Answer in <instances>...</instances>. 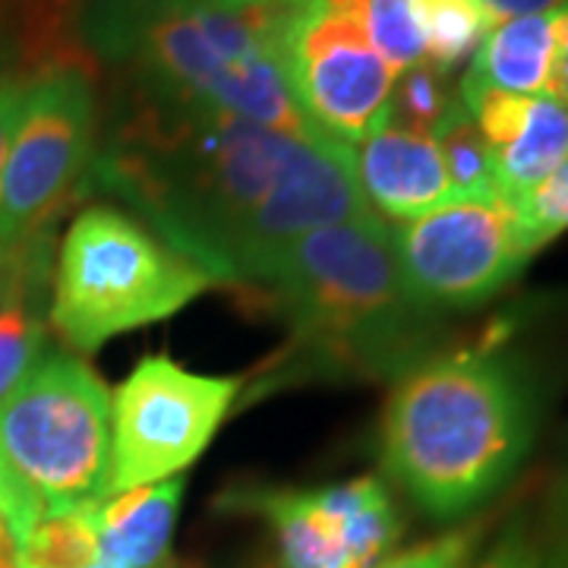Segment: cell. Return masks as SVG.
<instances>
[{"instance_id":"6da1fadb","label":"cell","mask_w":568,"mask_h":568,"mask_svg":"<svg viewBox=\"0 0 568 568\" xmlns=\"http://www.w3.org/2000/svg\"><path fill=\"white\" fill-rule=\"evenodd\" d=\"M92 181L215 282L265 284L287 246L373 209L347 145L145 95Z\"/></svg>"},{"instance_id":"7a4b0ae2","label":"cell","mask_w":568,"mask_h":568,"mask_svg":"<svg viewBox=\"0 0 568 568\" xmlns=\"http://www.w3.org/2000/svg\"><path fill=\"white\" fill-rule=\"evenodd\" d=\"M263 287L291 328V345L265 379L268 386L402 379L436 354L439 316L407 294L395 224L376 212L297 237Z\"/></svg>"},{"instance_id":"3957f363","label":"cell","mask_w":568,"mask_h":568,"mask_svg":"<svg viewBox=\"0 0 568 568\" xmlns=\"http://www.w3.org/2000/svg\"><path fill=\"white\" fill-rule=\"evenodd\" d=\"M537 424V383L515 354H433L407 369L388 398L383 467L429 518L458 521L525 465Z\"/></svg>"},{"instance_id":"277c9868","label":"cell","mask_w":568,"mask_h":568,"mask_svg":"<svg viewBox=\"0 0 568 568\" xmlns=\"http://www.w3.org/2000/svg\"><path fill=\"white\" fill-rule=\"evenodd\" d=\"M282 0L222 7L212 0H102L92 41L130 63L145 95L219 108L304 140L313 133L284 80L278 58Z\"/></svg>"},{"instance_id":"5b68a950","label":"cell","mask_w":568,"mask_h":568,"mask_svg":"<svg viewBox=\"0 0 568 568\" xmlns=\"http://www.w3.org/2000/svg\"><path fill=\"white\" fill-rule=\"evenodd\" d=\"M111 395L89 366L44 354L0 402V518L13 544L51 511L108 499Z\"/></svg>"},{"instance_id":"8992f818","label":"cell","mask_w":568,"mask_h":568,"mask_svg":"<svg viewBox=\"0 0 568 568\" xmlns=\"http://www.w3.org/2000/svg\"><path fill=\"white\" fill-rule=\"evenodd\" d=\"M215 284L133 215L95 205L63 234L51 325L73 351L92 354L123 332L181 313Z\"/></svg>"},{"instance_id":"52a82bcc","label":"cell","mask_w":568,"mask_h":568,"mask_svg":"<svg viewBox=\"0 0 568 568\" xmlns=\"http://www.w3.org/2000/svg\"><path fill=\"white\" fill-rule=\"evenodd\" d=\"M369 0H282L278 58L316 136L354 149L386 121L395 73L366 29Z\"/></svg>"},{"instance_id":"ba28073f","label":"cell","mask_w":568,"mask_h":568,"mask_svg":"<svg viewBox=\"0 0 568 568\" xmlns=\"http://www.w3.org/2000/svg\"><path fill=\"white\" fill-rule=\"evenodd\" d=\"M395 250L407 294L433 316L487 304L537 253L518 205L499 193L448 196L395 227Z\"/></svg>"},{"instance_id":"9c48e42d","label":"cell","mask_w":568,"mask_h":568,"mask_svg":"<svg viewBox=\"0 0 568 568\" xmlns=\"http://www.w3.org/2000/svg\"><path fill=\"white\" fill-rule=\"evenodd\" d=\"M241 379L145 357L111 398L108 496L162 484L193 465L222 426Z\"/></svg>"},{"instance_id":"30bf717a","label":"cell","mask_w":568,"mask_h":568,"mask_svg":"<svg viewBox=\"0 0 568 568\" xmlns=\"http://www.w3.org/2000/svg\"><path fill=\"white\" fill-rule=\"evenodd\" d=\"M95 155V95L77 67L26 80L20 121L0 181V256L26 244L77 186Z\"/></svg>"},{"instance_id":"8fae6325","label":"cell","mask_w":568,"mask_h":568,"mask_svg":"<svg viewBox=\"0 0 568 568\" xmlns=\"http://www.w3.org/2000/svg\"><path fill=\"white\" fill-rule=\"evenodd\" d=\"M351 155L364 203L386 222H414L455 196L436 140L392 123L388 114Z\"/></svg>"},{"instance_id":"7c38bea8","label":"cell","mask_w":568,"mask_h":568,"mask_svg":"<svg viewBox=\"0 0 568 568\" xmlns=\"http://www.w3.org/2000/svg\"><path fill=\"white\" fill-rule=\"evenodd\" d=\"M183 477L123 489L95 508V566L155 568L162 566L183 499Z\"/></svg>"},{"instance_id":"4fadbf2b","label":"cell","mask_w":568,"mask_h":568,"mask_svg":"<svg viewBox=\"0 0 568 568\" xmlns=\"http://www.w3.org/2000/svg\"><path fill=\"white\" fill-rule=\"evenodd\" d=\"M231 506L250 508L272 525L282 568H354L342 521L320 489H246L231 493Z\"/></svg>"},{"instance_id":"5bb4252c","label":"cell","mask_w":568,"mask_h":568,"mask_svg":"<svg viewBox=\"0 0 568 568\" xmlns=\"http://www.w3.org/2000/svg\"><path fill=\"white\" fill-rule=\"evenodd\" d=\"M552 58V13L496 22L474 51L465 85L503 89L511 95H544Z\"/></svg>"},{"instance_id":"9a60e30c","label":"cell","mask_w":568,"mask_h":568,"mask_svg":"<svg viewBox=\"0 0 568 568\" xmlns=\"http://www.w3.org/2000/svg\"><path fill=\"white\" fill-rule=\"evenodd\" d=\"M493 155L496 190L521 205L568 155V108L549 95L530 99L525 121Z\"/></svg>"},{"instance_id":"2e32d148","label":"cell","mask_w":568,"mask_h":568,"mask_svg":"<svg viewBox=\"0 0 568 568\" xmlns=\"http://www.w3.org/2000/svg\"><path fill=\"white\" fill-rule=\"evenodd\" d=\"M470 568H568V496L518 508Z\"/></svg>"},{"instance_id":"e0dca14e","label":"cell","mask_w":568,"mask_h":568,"mask_svg":"<svg viewBox=\"0 0 568 568\" xmlns=\"http://www.w3.org/2000/svg\"><path fill=\"white\" fill-rule=\"evenodd\" d=\"M320 493H323L325 506L342 521L354 568L379 566L402 534V521L386 487L376 477H357V480L325 487Z\"/></svg>"},{"instance_id":"ac0fdd59","label":"cell","mask_w":568,"mask_h":568,"mask_svg":"<svg viewBox=\"0 0 568 568\" xmlns=\"http://www.w3.org/2000/svg\"><path fill=\"white\" fill-rule=\"evenodd\" d=\"M424 36V61L439 73H452L467 61L493 29L480 0H410Z\"/></svg>"},{"instance_id":"d6986e66","label":"cell","mask_w":568,"mask_h":568,"mask_svg":"<svg viewBox=\"0 0 568 568\" xmlns=\"http://www.w3.org/2000/svg\"><path fill=\"white\" fill-rule=\"evenodd\" d=\"M99 506L41 515L17 544V568L95 566V508Z\"/></svg>"},{"instance_id":"ffe728a7","label":"cell","mask_w":568,"mask_h":568,"mask_svg":"<svg viewBox=\"0 0 568 568\" xmlns=\"http://www.w3.org/2000/svg\"><path fill=\"white\" fill-rule=\"evenodd\" d=\"M433 140L443 152L448 181H452L455 193H465V196L499 193L487 140L480 136V130H477L474 118L467 114L462 99L452 104V111L443 118V123L433 130Z\"/></svg>"},{"instance_id":"44dd1931","label":"cell","mask_w":568,"mask_h":568,"mask_svg":"<svg viewBox=\"0 0 568 568\" xmlns=\"http://www.w3.org/2000/svg\"><path fill=\"white\" fill-rule=\"evenodd\" d=\"M44 325L22 284L3 287L0 297V402L20 386L26 373L41 361Z\"/></svg>"},{"instance_id":"7402d4cb","label":"cell","mask_w":568,"mask_h":568,"mask_svg":"<svg viewBox=\"0 0 568 568\" xmlns=\"http://www.w3.org/2000/svg\"><path fill=\"white\" fill-rule=\"evenodd\" d=\"M446 80V73H439L426 61L405 70L395 80L392 99H388V121L405 126V130H414V133L433 136V130L443 123L452 104L458 102L448 95Z\"/></svg>"},{"instance_id":"603a6c76","label":"cell","mask_w":568,"mask_h":568,"mask_svg":"<svg viewBox=\"0 0 568 568\" xmlns=\"http://www.w3.org/2000/svg\"><path fill=\"white\" fill-rule=\"evenodd\" d=\"M366 29H369V41L376 54L388 63L395 77L424 63V36H420L410 0H369Z\"/></svg>"},{"instance_id":"cb8c5ba5","label":"cell","mask_w":568,"mask_h":568,"mask_svg":"<svg viewBox=\"0 0 568 568\" xmlns=\"http://www.w3.org/2000/svg\"><path fill=\"white\" fill-rule=\"evenodd\" d=\"M518 212L528 227L530 244L537 250H544L552 237L568 231V155L566 162L518 205Z\"/></svg>"},{"instance_id":"d4e9b609","label":"cell","mask_w":568,"mask_h":568,"mask_svg":"<svg viewBox=\"0 0 568 568\" xmlns=\"http://www.w3.org/2000/svg\"><path fill=\"white\" fill-rule=\"evenodd\" d=\"M484 540V525H467L462 530L426 540L420 547L386 556L373 568H470Z\"/></svg>"},{"instance_id":"484cf974","label":"cell","mask_w":568,"mask_h":568,"mask_svg":"<svg viewBox=\"0 0 568 568\" xmlns=\"http://www.w3.org/2000/svg\"><path fill=\"white\" fill-rule=\"evenodd\" d=\"M544 95L568 108V7L552 13V58Z\"/></svg>"},{"instance_id":"4316f807","label":"cell","mask_w":568,"mask_h":568,"mask_svg":"<svg viewBox=\"0 0 568 568\" xmlns=\"http://www.w3.org/2000/svg\"><path fill=\"white\" fill-rule=\"evenodd\" d=\"M22 99H26V82L0 80V181H3V164L13 142V130L20 121Z\"/></svg>"},{"instance_id":"83f0119b","label":"cell","mask_w":568,"mask_h":568,"mask_svg":"<svg viewBox=\"0 0 568 568\" xmlns=\"http://www.w3.org/2000/svg\"><path fill=\"white\" fill-rule=\"evenodd\" d=\"M487 7L489 22L518 20V17H537V13H556L568 7V0H480Z\"/></svg>"},{"instance_id":"f1b7e54d","label":"cell","mask_w":568,"mask_h":568,"mask_svg":"<svg viewBox=\"0 0 568 568\" xmlns=\"http://www.w3.org/2000/svg\"><path fill=\"white\" fill-rule=\"evenodd\" d=\"M212 3H222V7H253V3H268V0H212Z\"/></svg>"},{"instance_id":"f546056e","label":"cell","mask_w":568,"mask_h":568,"mask_svg":"<svg viewBox=\"0 0 568 568\" xmlns=\"http://www.w3.org/2000/svg\"><path fill=\"white\" fill-rule=\"evenodd\" d=\"M3 287H7V278L0 275V297H3Z\"/></svg>"},{"instance_id":"4dcf8cb0","label":"cell","mask_w":568,"mask_h":568,"mask_svg":"<svg viewBox=\"0 0 568 568\" xmlns=\"http://www.w3.org/2000/svg\"><path fill=\"white\" fill-rule=\"evenodd\" d=\"M171 568H186V566H171Z\"/></svg>"},{"instance_id":"1f68e13d","label":"cell","mask_w":568,"mask_h":568,"mask_svg":"<svg viewBox=\"0 0 568 568\" xmlns=\"http://www.w3.org/2000/svg\"><path fill=\"white\" fill-rule=\"evenodd\" d=\"M0 521H3V518H0Z\"/></svg>"}]
</instances>
